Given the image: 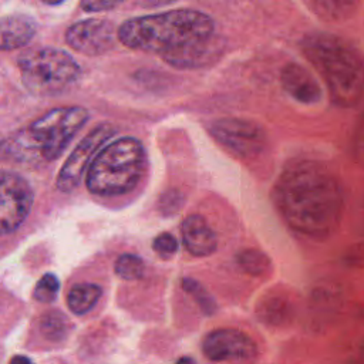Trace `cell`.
<instances>
[{"label":"cell","instance_id":"obj_10","mask_svg":"<svg viewBox=\"0 0 364 364\" xmlns=\"http://www.w3.org/2000/svg\"><path fill=\"white\" fill-rule=\"evenodd\" d=\"M118 28L109 20L87 18L71 24L65 33L67 44L85 55H101L115 47Z\"/></svg>","mask_w":364,"mask_h":364},{"label":"cell","instance_id":"obj_3","mask_svg":"<svg viewBox=\"0 0 364 364\" xmlns=\"http://www.w3.org/2000/svg\"><path fill=\"white\" fill-rule=\"evenodd\" d=\"M301 50L323 77L331 101L354 107L364 95V55L348 40L324 31L307 34Z\"/></svg>","mask_w":364,"mask_h":364},{"label":"cell","instance_id":"obj_2","mask_svg":"<svg viewBox=\"0 0 364 364\" xmlns=\"http://www.w3.org/2000/svg\"><path fill=\"white\" fill-rule=\"evenodd\" d=\"M215 36V21L206 13L178 9L139 16L118 27V40L132 48L162 57Z\"/></svg>","mask_w":364,"mask_h":364},{"label":"cell","instance_id":"obj_6","mask_svg":"<svg viewBox=\"0 0 364 364\" xmlns=\"http://www.w3.org/2000/svg\"><path fill=\"white\" fill-rule=\"evenodd\" d=\"M17 64L24 87L37 97L61 95L81 78L80 64L54 47L30 48L18 55Z\"/></svg>","mask_w":364,"mask_h":364},{"label":"cell","instance_id":"obj_7","mask_svg":"<svg viewBox=\"0 0 364 364\" xmlns=\"http://www.w3.org/2000/svg\"><path fill=\"white\" fill-rule=\"evenodd\" d=\"M115 134L117 129L111 124H98L92 128L63 164L55 179L57 189L61 192L74 191L78 186L88 162L97 156L98 149Z\"/></svg>","mask_w":364,"mask_h":364},{"label":"cell","instance_id":"obj_27","mask_svg":"<svg viewBox=\"0 0 364 364\" xmlns=\"http://www.w3.org/2000/svg\"><path fill=\"white\" fill-rule=\"evenodd\" d=\"M353 364H364V337L358 341V346L355 348V353L351 360Z\"/></svg>","mask_w":364,"mask_h":364},{"label":"cell","instance_id":"obj_29","mask_svg":"<svg viewBox=\"0 0 364 364\" xmlns=\"http://www.w3.org/2000/svg\"><path fill=\"white\" fill-rule=\"evenodd\" d=\"M176 364H196V361H195L192 357L185 355V357H181V358L176 361Z\"/></svg>","mask_w":364,"mask_h":364},{"label":"cell","instance_id":"obj_18","mask_svg":"<svg viewBox=\"0 0 364 364\" xmlns=\"http://www.w3.org/2000/svg\"><path fill=\"white\" fill-rule=\"evenodd\" d=\"M41 334L50 341H61L68 336L70 321L68 318L57 310L47 311L40 318Z\"/></svg>","mask_w":364,"mask_h":364},{"label":"cell","instance_id":"obj_28","mask_svg":"<svg viewBox=\"0 0 364 364\" xmlns=\"http://www.w3.org/2000/svg\"><path fill=\"white\" fill-rule=\"evenodd\" d=\"M9 364H33L31 360L26 355H14Z\"/></svg>","mask_w":364,"mask_h":364},{"label":"cell","instance_id":"obj_13","mask_svg":"<svg viewBox=\"0 0 364 364\" xmlns=\"http://www.w3.org/2000/svg\"><path fill=\"white\" fill-rule=\"evenodd\" d=\"M181 235L183 246L193 256H209L218 247V239L213 229L200 215L186 216L181 223Z\"/></svg>","mask_w":364,"mask_h":364},{"label":"cell","instance_id":"obj_5","mask_svg":"<svg viewBox=\"0 0 364 364\" xmlns=\"http://www.w3.org/2000/svg\"><path fill=\"white\" fill-rule=\"evenodd\" d=\"M146 154L134 136L118 138L102 148L92 159L85 183L91 193L115 196L132 191L145 169Z\"/></svg>","mask_w":364,"mask_h":364},{"label":"cell","instance_id":"obj_22","mask_svg":"<svg viewBox=\"0 0 364 364\" xmlns=\"http://www.w3.org/2000/svg\"><path fill=\"white\" fill-rule=\"evenodd\" d=\"M60 290V280L54 273H46L37 282L33 296L40 303H51L55 300Z\"/></svg>","mask_w":364,"mask_h":364},{"label":"cell","instance_id":"obj_17","mask_svg":"<svg viewBox=\"0 0 364 364\" xmlns=\"http://www.w3.org/2000/svg\"><path fill=\"white\" fill-rule=\"evenodd\" d=\"M311 9L321 18L331 21H341L353 17L357 13L358 3L357 1H314L311 3Z\"/></svg>","mask_w":364,"mask_h":364},{"label":"cell","instance_id":"obj_14","mask_svg":"<svg viewBox=\"0 0 364 364\" xmlns=\"http://www.w3.org/2000/svg\"><path fill=\"white\" fill-rule=\"evenodd\" d=\"M223 43L216 37L193 43L183 50L164 55L162 58L176 68H199L210 64L218 58Z\"/></svg>","mask_w":364,"mask_h":364},{"label":"cell","instance_id":"obj_30","mask_svg":"<svg viewBox=\"0 0 364 364\" xmlns=\"http://www.w3.org/2000/svg\"><path fill=\"white\" fill-rule=\"evenodd\" d=\"M47 6H60L63 4V1H44Z\"/></svg>","mask_w":364,"mask_h":364},{"label":"cell","instance_id":"obj_25","mask_svg":"<svg viewBox=\"0 0 364 364\" xmlns=\"http://www.w3.org/2000/svg\"><path fill=\"white\" fill-rule=\"evenodd\" d=\"M181 205H182V193L175 189L165 192L159 202V208L165 215L175 213L181 208Z\"/></svg>","mask_w":364,"mask_h":364},{"label":"cell","instance_id":"obj_21","mask_svg":"<svg viewBox=\"0 0 364 364\" xmlns=\"http://www.w3.org/2000/svg\"><path fill=\"white\" fill-rule=\"evenodd\" d=\"M181 284L185 289V291H188L195 299V301L198 303V306L200 307V310L205 314L209 316V314L215 313L216 303H215L213 297L209 294V291L199 282H196L193 279H189V277H185V279H182Z\"/></svg>","mask_w":364,"mask_h":364},{"label":"cell","instance_id":"obj_31","mask_svg":"<svg viewBox=\"0 0 364 364\" xmlns=\"http://www.w3.org/2000/svg\"><path fill=\"white\" fill-rule=\"evenodd\" d=\"M350 364H353V363H350Z\"/></svg>","mask_w":364,"mask_h":364},{"label":"cell","instance_id":"obj_16","mask_svg":"<svg viewBox=\"0 0 364 364\" xmlns=\"http://www.w3.org/2000/svg\"><path fill=\"white\" fill-rule=\"evenodd\" d=\"M101 287L94 283H80L71 287L67 296V304L68 309L77 314H85L88 313L100 300L101 297Z\"/></svg>","mask_w":364,"mask_h":364},{"label":"cell","instance_id":"obj_9","mask_svg":"<svg viewBox=\"0 0 364 364\" xmlns=\"http://www.w3.org/2000/svg\"><path fill=\"white\" fill-rule=\"evenodd\" d=\"M209 131L216 141L240 156L256 155L266 144L264 129L259 124L243 118L216 119Z\"/></svg>","mask_w":364,"mask_h":364},{"label":"cell","instance_id":"obj_26","mask_svg":"<svg viewBox=\"0 0 364 364\" xmlns=\"http://www.w3.org/2000/svg\"><path fill=\"white\" fill-rule=\"evenodd\" d=\"M122 1H111V0H102V1H95V0H87V1H81V9L84 11L88 13H100V11H107L111 9H115L121 4Z\"/></svg>","mask_w":364,"mask_h":364},{"label":"cell","instance_id":"obj_11","mask_svg":"<svg viewBox=\"0 0 364 364\" xmlns=\"http://www.w3.org/2000/svg\"><path fill=\"white\" fill-rule=\"evenodd\" d=\"M203 354L210 361H249L255 358L257 348L255 341L243 331L235 328H218L206 334L202 343Z\"/></svg>","mask_w":364,"mask_h":364},{"label":"cell","instance_id":"obj_19","mask_svg":"<svg viewBox=\"0 0 364 364\" xmlns=\"http://www.w3.org/2000/svg\"><path fill=\"white\" fill-rule=\"evenodd\" d=\"M237 264L249 274L260 276L270 267L269 257L256 249H245L236 255Z\"/></svg>","mask_w":364,"mask_h":364},{"label":"cell","instance_id":"obj_1","mask_svg":"<svg viewBox=\"0 0 364 364\" xmlns=\"http://www.w3.org/2000/svg\"><path fill=\"white\" fill-rule=\"evenodd\" d=\"M274 202L293 230L326 239L341 222L346 198L340 179L324 164L303 159L283 171L274 188Z\"/></svg>","mask_w":364,"mask_h":364},{"label":"cell","instance_id":"obj_8","mask_svg":"<svg viewBox=\"0 0 364 364\" xmlns=\"http://www.w3.org/2000/svg\"><path fill=\"white\" fill-rule=\"evenodd\" d=\"M34 200L30 183L16 172L3 171L0 181L1 235L13 233L28 216Z\"/></svg>","mask_w":364,"mask_h":364},{"label":"cell","instance_id":"obj_20","mask_svg":"<svg viewBox=\"0 0 364 364\" xmlns=\"http://www.w3.org/2000/svg\"><path fill=\"white\" fill-rule=\"evenodd\" d=\"M115 273L124 280H138L144 276V260L132 253H124L115 260Z\"/></svg>","mask_w":364,"mask_h":364},{"label":"cell","instance_id":"obj_4","mask_svg":"<svg viewBox=\"0 0 364 364\" xmlns=\"http://www.w3.org/2000/svg\"><path fill=\"white\" fill-rule=\"evenodd\" d=\"M88 117L82 107L54 108L6 138L3 158L18 164L51 162L64 152Z\"/></svg>","mask_w":364,"mask_h":364},{"label":"cell","instance_id":"obj_23","mask_svg":"<svg viewBox=\"0 0 364 364\" xmlns=\"http://www.w3.org/2000/svg\"><path fill=\"white\" fill-rule=\"evenodd\" d=\"M351 155L357 165L364 168V108L355 122L351 136Z\"/></svg>","mask_w":364,"mask_h":364},{"label":"cell","instance_id":"obj_24","mask_svg":"<svg viewBox=\"0 0 364 364\" xmlns=\"http://www.w3.org/2000/svg\"><path fill=\"white\" fill-rule=\"evenodd\" d=\"M178 240L168 232L159 233L152 242L154 252L162 259H171L178 252Z\"/></svg>","mask_w":364,"mask_h":364},{"label":"cell","instance_id":"obj_15","mask_svg":"<svg viewBox=\"0 0 364 364\" xmlns=\"http://www.w3.org/2000/svg\"><path fill=\"white\" fill-rule=\"evenodd\" d=\"M37 33L36 20L23 13L9 14L0 21V46L1 50H14L26 46Z\"/></svg>","mask_w":364,"mask_h":364},{"label":"cell","instance_id":"obj_12","mask_svg":"<svg viewBox=\"0 0 364 364\" xmlns=\"http://www.w3.org/2000/svg\"><path fill=\"white\" fill-rule=\"evenodd\" d=\"M280 80L284 91L297 102L311 105L317 104L323 97L316 77L299 63L286 64L282 70Z\"/></svg>","mask_w":364,"mask_h":364}]
</instances>
